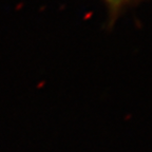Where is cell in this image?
Segmentation results:
<instances>
[{"instance_id": "6da1fadb", "label": "cell", "mask_w": 152, "mask_h": 152, "mask_svg": "<svg viewBox=\"0 0 152 152\" xmlns=\"http://www.w3.org/2000/svg\"><path fill=\"white\" fill-rule=\"evenodd\" d=\"M107 7L109 16L112 20L116 19L124 10L126 9L133 0H102Z\"/></svg>"}]
</instances>
